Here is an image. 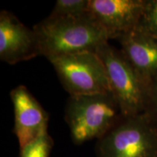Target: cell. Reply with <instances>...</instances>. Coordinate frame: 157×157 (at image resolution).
<instances>
[{"instance_id":"obj_1","label":"cell","mask_w":157,"mask_h":157,"mask_svg":"<svg viewBox=\"0 0 157 157\" xmlns=\"http://www.w3.org/2000/svg\"><path fill=\"white\" fill-rule=\"evenodd\" d=\"M41 56L48 60L66 55L95 52L109 40L106 31L91 13L80 17L49 15L34 26Z\"/></svg>"},{"instance_id":"obj_2","label":"cell","mask_w":157,"mask_h":157,"mask_svg":"<svg viewBox=\"0 0 157 157\" xmlns=\"http://www.w3.org/2000/svg\"><path fill=\"white\" fill-rule=\"evenodd\" d=\"M122 117L112 93L70 96L65 111V119L76 144L100 139Z\"/></svg>"},{"instance_id":"obj_3","label":"cell","mask_w":157,"mask_h":157,"mask_svg":"<svg viewBox=\"0 0 157 157\" xmlns=\"http://www.w3.org/2000/svg\"><path fill=\"white\" fill-rule=\"evenodd\" d=\"M97 157H157V122L146 111L122 117L98 139Z\"/></svg>"},{"instance_id":"obj_4","label":"cell","mask_w":157,"mask_h":157,"mask_svg":"<svg viewBox=\"0 0 157 157\" xmlns=\"http://www.w3.org/2000/svg\"><path fill=\"white\" fill-rule=\"evenodd\" d=\"M105 66L111 93L123 117L147 111L149 86L137 73L121 50L104 43L95 51Z\"/></svg>"},{"instance_id":"obj_5","label":"cell","mask_w":157,"mask_h":157,"mask_svg":"<svg viewBox=\"0 0 157 157\" xmlns=\"http://www.w3.org/2000/svg\"><path fill=\"white\" fill-rule=\"evenodd\" d=\"M49 61L70 96L111 93L105 66L96 52L66 55Z\"/></svg>"},{"instance_id":"obj_6","label":"cell","mask_w":157,"mask_h":157,"mask_svg":"<svg viewBox=\"0 0 157 157\" xmlns=\"http://www.w3.org/2000/svg\"><path fill=\"white\" fill-rule=\"evenodd\" d=\"M146 0H89V12L106 31L117 39L140 23Z\"/></svg>"},{"instance_id":"obj_7","label":"cell","mask_w":157,"mask_h":157,"mask_svg":"<svg viewBox=\"0 0 157 157\" xmlns=\"http://www.w3.org/2000/svg\"><path fill=\"white\" fill-rule=\"evenodd\" d=\"M41 56L34 29L23 25L13 13H0V59L14 65Z\"/></svg>"},{"instance_id":"obj_8","label":"cell","mask_w":157,"mask_h":157,"mask_svg":"<svg viewBox=\"0 0 157 157\" xmlns=\"http://www.w3.org/2000/svg\"><path fill=\"white\" fill-rule=\"evenodd\" d=\"M10 98L14 109V133L21 149L48 130L49 115L25 86L12 90Z\"/></svg>"},{"instance_id":"obj_9","label":"cell","mask_w":157,"mask_h":157,"mask_svg":"<svg viewBox=\"0 0 157 157\" xmlns=\"http://www.w3.org/2000/svg\"><path fill=\"white\" fill-rule=\"evenodd\" d=\"M117 40L125 58L150 86L157 77V39L137 25Z\"/></svg>"},{"instance_id":"obj_10","label":"cell","mask_w":157,"mask_h":157,"mask_svg":"<svg viewBox=\"0 0 157 157\" xmlns=\"http://www.w3.org/2000/svg\"><path fill=\"white\" fill-rule=\"evenodd\" d=\"M89 13V0H58L50 15L80 17Z\"/></svg>"},{"instance_id":"obj_11","label":"cell","mask_w":157,"mask_h":157,"mask_svg":"<svg viewBox=\"0 0 157 157\" xmlns=\"http://www.w3.org/2000/svg\"><path fill=\"white\" fill-rule=\"evenodd\" d=\"M52 146L53 140L46 130L20 149V155L21 157H50Z\"/></svg>"},{"instance_id":"obj_12","label":"cell","mask_w":157,"mask_h":157,"mask_svg":"<svg viewBox=\"0 0 157 157\" xmlns=\"http://www.w3.org/2000/svg\"><path fill=\"white\" fill-rule=\"evenodd\" d=\"M139 25L157 39V0H146Z\"/></svg>"},{"instance_id":"obj_13","label":"cell","mask_w":157,"mask_h":157,"mask_svg":"<svg viewBox=\"0 0 157 157\" xmlns=\"http://www.w3.org/2000/svg\"><path fill=\"white\" fill-rule=\"evenodd\" d=\"M147 111L151 113L157 122V77L153 80L149 86L148 105Z\"/></svg>"}]
</instances>
